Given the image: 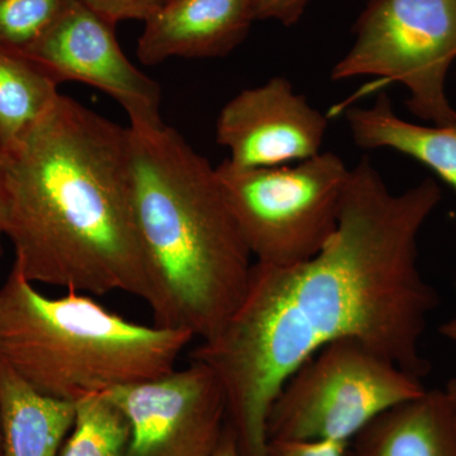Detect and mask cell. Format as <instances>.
<instances>
[{"instance_id":"cell-1","label":"cell","mask_w":456,"mask_h":456,"mask_svg":"<svg viewBox=\"0 0 456 456\" xmlns=\"http://www.w3.org/2000/svg\"><path fill=\"white\" fill-rule=\"evenodd\" d=\"M441 200L426 179L393 193L368 158L350 169L338 230L310 260L255 263L241 302L191 360L224 388L239 456H268V416L281 387L326 345L354 338L422 378L439 296L419 265V237Z\"/></svg>"},{"instance_id":"cell-2","label":"cell","mask_w":456,"mask_h":456,"mask_svg":"<svg viewBox=\"0 0 456 456\" xmlns=\"http://www.w3.org/2000/svg\"><path fill=\"white\" fill-rule=\"evenodd\" d=\"M3 236L35 284L152 298L132 197L128 128L60 94L2 151Z\"/></svg>"},{"instance_id":"cell-3","label":"cell","mask_w":456,"mask_h":456,"mask_svg":"<svg viewBox=\"0 0 456 456\" xmlns=\"http://www.w3.org/2000/svg\"><path fill=\"white\" fill-rule=\"evenodd\" d=\"M127 128L154 325L208 340L241 302L253 255L216 167L163 118L130 122Z\"/></svg>"},{"instance_id":"cell-4","label":"cell","mask_w":456,"mask_h":456,"mask_svg":"<svg viewBox=\"0 0 456 456\" xmlns=\"http://www.w3.org/2000/svg\"><path fill=\"white\" fill-rule=\"evenodd\" d=\"M194 338L134 322L89 294L45 296L16 265L0 285V362L50 397L77 402L161 377Z\"/></svg>"},{"instance_id":"cell-5","label":"cell","mask_w":456,"mask_h":456,"mask_svg":"<svg viewBox=\"0 0 456 456\" xmlns=\"http://www.w3.org/2000/svg\"><path fill=\"white\" fill-rule=\"evenodd\" d=\"M216 173L255 263L310 260L338 230L350 167L334 152L273 167H240L226 159Z\"/></svg>"},{"instance_id":"cell-6","label":"cell","mask_w":456,"mask_h":456,"mask_svg":"<svg viewBox=\"0 0 456 456\" xmlns=\"http://www.w3.org/2000/svg\"><path fill=\"white\" fill-rule=\"evenodd\" d=\"M426 389L419 378L391 360L342 338L288 378L270 407L268 437L351 444L378 416Z\"/></svg>"},{"instance_id":"cell-7","label":"cell","mask_w":456,"mask_h":456,"mask_svg":"<svg viewBox=\"0 0 456 456\" xmlns=\"http://www.w3.org/2000/svg\"><path fill=\"white\" fill-rule=\"evenodd\" d=\"M456 60V0H370L332 80L375 77L410 93L407 107L434 125L456 122L446 77Z\"/></svg>"},{"instance_id":"cell-8","label":"cell","mask_w":456,"mask_h":456,"mask_svg":"<svg viewBox=\"0 0 456 456\" xmlns=\"http://www.w3.org/2000/svg\"><path fill=\"white\" fill-rule=\"evenodd\" d=\"M106 395L130 424L128 456H212L226 428L224 388L197 360Z\"/></svg>"},{"instance_id":"cell-9","label":"cell","mask_w":456,"mask_h":456,"mask_svg":"<svg viewBox=\"0 0 456 456\" xmlns=\"http://www.w3.org/2000/svg\"><path fill=\"white\" fill-rule=\"evenodd\" d=\"M114 26L77 0H66L53 25L23 57L57 84L82 83L112 97L130 122L161 119V88L125 55Z\"/></svg>"},{"instance_id":"cell-10","label":"cell","mask_w":456,"mask_h":456,"mask_svg":"<svg viewBox=\"0 0 456 456\" xmlns=\"http://www.w3.org/2000/svg\"><path fill=\"white\" fill-rule=\"evenodd\" d=\"M329 121L294 90L274 77L242 90L224 104L216 125L227 160L240 167H273L299 163L320 154Z\"/></svg>"},{"instance_id":"cell-11","label":"cell","mask_w":456,"mask_h":456,"mask_svg":"<svg viewBox=\"0 0 456 456\" xmlns=\"http://www.w3.org/2000/svg\"><path fill=\"white\" fill-rule=\"evenodd\" d=\"M254 20L248 0H169L143 22L137 57L158 65L171 57L226 56L245 40Z\"/></svg>"},{"instance_id":"cell-12","label":"cell","mask_w":456,"mask_h":456,"mask_svg":"<svg viewBox=\"0 0 456 456\" xmlns=\"http://www.w3.org/2000/svg\"><path fill=\"white\" fill-rule=\"evenodd\" d=\"M358 456H456V416L445 391L426 389L374 419L351 441Z\"/></svg>"},{"instance_id":"cell-13","label":"cell","mask_w":456,"mask_h":456,"mask_svg":"<svg viewBox=\"0 0 456 456\" xmlns=\"http://www.w3.org/2000/svg\"><path fill=\"white\" fill-rule=\"evenodd\" d=\"M75 402L50 397L0 362V456H59Z\"/></svg>"},{"instance_id":"cell-14","label":"cell","mask_w":456,"mask_h":456,"mask_svg":"<svg viewBox=\"0 0 456 456\" xmlns=\"http://www.w3.org/2000/svg\"><path fill=\"white\" fill-rule=\"evenodd\" d=\"M346 122L354 142L362 149H389L410 156L456 191V122L422 126L404 121L387 94L371 106L350 108Z\"/></svg>"},{"instance_id":"cell-15","label":"cell","mask_w":456,"mask_h":456,"mask_svg":"<svg viewBox=\"0 0 456 456\" xmlns=\"http://www.w3.org/2000/svg\"><path fill=\"white\" fill-rule=\"evenodd\" d=\"M59 84L26 57L0 49V149L13 146L55 104Z\"/></svg>"},{"instance_id":"cell-16","label":"cell","mask_w":456,"mask_h":456,"mask_svg":"<svg viewBox=\"0 0 456 456\" xmlns=\"http://www.w3.org/2000/svg\"><path fill=\"white\" fill-rule=\"evenodd\" d=\"M131 428L106 393L75 402V419L59 456H128Z\"/></svg>"},{"instance_id":"cell-17","label":"cell","mask_w":456,"mask_h":456,"mask_svg":"<svg viewBox=\"0 0 456 456\" xmlns=\"http://www.w3.org/2000/svg\"><path fill=\"white\" fill-rule=\"evenodd\" d=\"M66 0H0V49L22 55L53 25Z\"/></svg>"},{"instance_id":"cell-18","label":"cell","mask_w":456,"mask_h":456,"mask_svg":"<svg viewBox=\"0 0 456 456\" xmlns=\"http://www.w3.org/2000/svg\"><path fill=\"white\" fill-rule=\"evenodd\" d=\"M116 26L123 20H142L158 13L169 0H77Z\"/></svg>"},{"instance_id":"cell-19","label":"cell","mask_w":456,"mask_h":456,"mask_svg":"<svg viewBox=\"0 0 456 456\" xmlns=\"http://www.w3.org/2000/svg\"><path fill=\"white\" fill-rule=\"evenodd\" d=\"M349 446L330 440H269L268 456H345Z\"/></svg>"},{"instance_id":"cell-20","label":"cell","mask_w":456,"mask_h":456,"mask_svg":"<svg viewBox=\"0 0 456 456\" xmlns=\"http://www.w3.org/2000/svg\"><path fill=\"white\" fill-rule=\"evenodd\" d=\"M308 0H248L255 20H275L284 26L298 22Z\"/></svg>"},{"instance_id":"cell-21","label":"cell","mask_w":456,"mask_h":456,"mask_svg":"<svg viewBox=\"0 0 456 456\" xmlns=\"http://www.w3.org/2000/svg\"><path fill=\"white\" fill-rule=\"evenodd\" d=\"M212 456H239L235 437H233L232 432H231L227 425L226 428H224L221 443L218 444L217 449H216Z\"/></svg>"},{"instance_id":"cell-22","label":"cell","mask_w":456,"mask_h":456,"mask_svg":"<svg viewBox=\"0 0 456 456\" xmlns=\"http://www.w3.org/2000/svg\"><path fill=\"white\" fill-rule=\"evenodd\" d=\"M455 297H456V278H455ZM440 334L446 338V340L454 342L456 344V314L455 316L444 322L440 327Z\"/></svg>"},{"instance_id":"cell-23","label":"cell","mask_w":456,"mask_h":456,"mask_svg":"<svg viewBox=\"0 0 456 456\" xmlns=\"http://www.w3.org/2000/svg\"><path fill=\"white\" fill-rule=\"evenodd\" d=\"M3 221H4V193H3V154L0 149V239L3 236Z\"/></svg>"},{"instance_id":"cell-24","label":"cell","mask_w":456,"mask_h":456,"mask_svg":"<svg viewBox=\"0 0 456 456\" xmlns=\"http://www.w3.org/2000/svg\"><path fill=\"white\" fill-rule=\"evenodd\" d=\"M444 391H445L446 395H448L450 403H452V410H454L456 416V377L450 380Z\"/></svg>"},{"instance_id":"cell-25","label":"cell","mask_w":456,"mask_h":456,"mask_svg":"<svg viewBox=\"0 0 456 456\" xmlns=\"http://www.w3.org/2000/svg\"><path fill=\"white\" fill-rule=\"evenodd\" d=\"M345 456H358L355 454V452H353V450L350 449V446H349V450H347V452H346V455Z\"/></svg>"}]
</instances>
